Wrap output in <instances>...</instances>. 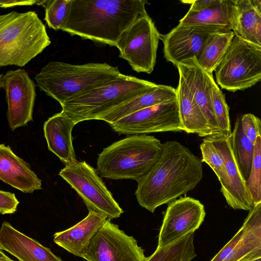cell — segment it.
<instances>
[{"mask_svg":"<svg viewBox=\"0 0 261 261\" xmlns=\"http://www.w3.org/2000/svg\"><path fill=\"white\" fill-rule=\"evenodd\" d=\"M202 162L176 141L162 144L160 156L137 181L139 205L151 213L193 190L203 177Z\"/></svg>","mask_w":261,"mask_h":261,"instance_id":"1","label":"cell"},{"mask_svg":"<svg viewBox=\"0 0 261 261\" xmlns=\"http://www.w3.org/2000/svg\"><path fill=\"white\" fill-rule=\"evenodd\" d=\"M146 0H70L61 30L71 36L116 46L122 33L148 14Z\"/></svg>","mask_w":261,"mask_h":261,"instance_id":"2","label":"cell"},{"mask_svg":"<svg viewBox=\"0 0 261 261\" xmlns=\"http://www.w3.org/2000/svg\"><path fill=\"white\" fill-rule=\"evenodd\" d=\"M118 67L107 63L74 65L51 61L34 77L37 86L60 105L120 76Z\"/></svg>","mask_w":261,"mask_h":261,"instance_id":"3","label":"cell"},{"mask_svg":"<svg viewBox=\"0 0 261 261\" xmlns=\"http://www.w3.org/2000/svg\"><path fill=\"white\" fill-rule=\"evenodd\" d=\"M162 143L152 136L134 135L103 149L97 160V173L111 179L138 181L159 159Z\"/></svg>","mask_w":261,"mask_h":261,"instance_id":"4","label":"cell"},{"mask_svg":"<svg viewBox=\"0 0 261 261\" xmlns=\"http://www.w3.org/2000/svg\"><path fill=\"white\" fill-rule=\"evenodd\" d=\"M50 43L35 11L0 15V67L24 66Z\"/></svg>","mask_w":261,"mask_h":261,"instance_id":"5","label":"cell"},{"mask_svg":"<svg viewBox=\"0 0 261 261\" xmlns=\"http://www.w3.org/2000/svg\"><path fill=\"white\" fill-rule=\"evenodd\" d=\"M158 84L122 74L61 105L62 112L76 124L97 119L112 109L154 89Z\"/></svg>","mask_w":261,"mask_h":261,"instance_id":"6","label":"cell"},{"mask_svg":"<svg viewBox=\"0 0 261 261\" xmlns=\"http://www.w3.org/2000/svg\"><path fill=\"white\" fill-rule=\"evenodd\" d=\"M214 71L217 84L227 91L254 86L261 79V46L234 36Z\"/></svg>","mask_w":261,"mask_h":261,"instance_id":"7","label":"cell"},{"mask_svg":"<svg viewBox=\"0 0 261 261\" xmlns=\"http://www.w3.org/2000/svg\"><path fill=\"white\" fill-rule=\"evenodd\" d=\"M59 175L77 192L89 211L110 220L123 213L96 170L86 161H76L65 165Z\"/></svg>","mask_w":261,"mask_h":261,"instance_id":"8","label":"cell"},{"mask_svg":"<svg viewBox=\"0 0 261 261\" xmlns=\"http://www.w3.org/2000/svg\"><path fill=\"white\" fill-rule=\"evenodd\" d=\"M160 35L148 15L140 18L119 37L116 46L119 57L126 60L133 70L150 74L156 63Z\"/></svg>","mask_w":261,"mask_h":261,"instance_id":"9","label":"cell"},{"mask_svg":"<svg viewBox=\"0 0 261 261\" xmlns=\"http://www.w3.org/2000/svg\"><path fill=\"white\" fill-rule=\"evenodd\" d=\"M83 258L87 261H147L133 237L107 219L90 240Z\"/></svg>","mask_w":261,"mask_h":261,"instance_id":"10","label":"cell"},{"mask_svg":"<svg viewBox=\"0 0 261 261\" xmlns=\"http://www.w3.org/2000/svg\"><path fill=\"white\" fill-rule=\"evenodd\" d=\"M109 124L119 135L182 130L177 97L136 112Z\"/></svg>","mask_w":261,"mask_h":261,"instance_id":"11","label":"cell"},{"mask_svg":"<svg viewBox=\"0 0 261 261\" xmlns=\"http://www.w3.org/2000/svg\"><path fill=\"white\" fill-rule=\"evenodd\" d=\"M2 88L5 91L7 119L11 129L27 125L33 120L36 97L35 83L25 70L18 69L9 70L2 76Z\"/></svg>","mask_w":261,"mask_h":261,"instance_id":"12","label":"cell"},{"mask_svg":"<svg viewBox=\"0 0 261 261\" xmlns=\"http://www.w3.org/2000/svg\"><path fill=\"white\" fill-rule=\"evenodd\" d=\"M205 216L203 204L190 197H180L168 203L159 236L158 248L166 246L199 228Z\"/></svg>","mask_w":261,"mask_h":261,"instance_id":"13","label":"cell"},{"mask_svg":"<svg viewBox=\"0 0 261 261\" xmlns=\"http://www.w3.org/2000/svg\"><path fill=\"white\" fill-rule=\"evenodd\" d=\"M249 212L242 226L211 261H253L261 258V202Z\"/></svg>","mask_w":261,"mask_h":261,"instance_id":"14","label":"cell"},{"mask_svg":"<svg viewBox=\"0 0 261 261\" xmlns=\"http://www.w3.org/2000/svg\"><path fill=\"white\" fill-rule=\"evenodd\" d=\"M229 31L179 23L169 33L160 35L164 57L174 66L191 58H198L211 34Z\"/></svg>","mask_w":261,"mask_h":261,"instance_id":"15","label":"cell"},{"mask_svg":"<svg viewBox=\"0 0 261 261\" xmlns=\"http://www.w3.org/2000/svg\"><path fill=\"white\" fill-rule=\"evenodd\" d=\"M208 137L224 161L226 181L220 191L227 204L234 210L250 211L253 207L252 201L233 155L228 137L221 134Z\"/></svg>","mask_w":261,"mask_h":261,"instance_id":"16","label":"cell"},{"mask_svg":"<svg viewBox=\"0 0 261 261\" xmlns=\"http://www.w3.org/2000/svg\"><path fill=\"white\" fill-rule=\"evenodd\" d=\"M176 67L178 72L184 77L196 102L205 116L213 135L220 134L212 105L213 74L203 69L195 58L186 60Z\"/></svg>","mask_w":261,"mask_h":261,"instance_id":"17","label":"cell"},{"mask_svg":"<svg viewBox=\"0 0 261 261\" xmlns=\"http://www.w3.org/2000/svg\"><path fill=\"white\" fill-rule=\"evenodd\" d=\"M0 249L18 261H63L51 250L15 228L7 221L0 227Z\"/></svg>","mask_w":261,"mask_h":261,"instance_id":"18","label":"cell"},{"mask_svg":"<svg viewBox=\"0 0 261 261\" xmlns=\"http://www.w3.org/2000/svg\"><path fill=\"white\" fill-rule=\"evenodd\" d=\"M229 21L234 36L261 46V1L230 0Z\"/></svg>","mask_w":261,"mask_h":261,"instance_id":"19","label":"cell"},{"mask_svg":"<svg viewBox=\"0 0 261 261\" xmlns=\"http://www.w3.org/2000/svg\"><path fill=\"white\" fill-rule=\"evenodd\" d=\"M0 180L25 193L42 189L41 180L30 165L4 144H0Z\"/></svg>","mask_w":261,"mask_h":261,"instance_id":"20","label":"cell"},{"mask_svg":"<svg viewBox=\"0 0 261 261\" xmlns=\"http://www.w3.org/2000/svg\"><path fill=\"white\" fill-rule=\"evenodd\" d=\"M75 125L62 111L49 117L44 123V137L48 150L65 165L77 161L72 136V130Z\"/></svg>","mask_w":261,"mask_h":261,"instance_id":"21","label":"cell"},{"mask_svg":"<svg viewBox=\"0 0 261 261\" xmlns=\"http://www.w3.org/2000/svg\"><path fill=\"white\" fill-rule=\"evenodd\" d=\"M107 220L106 216L92 211L73 226L54 234L53 241L69 253L83 258L90 240Z\"/></svg>","mask_w":261,"mask_h":261,"instance_id":"22","label":"cell"},{"mask_svg":"<svg viewBox=\"0 0 261 261\" xmlns=\"http://www.w3.org/2000/svg\"><path fill=\"white\" fill-rule=\"evenodd\" d=\"M176 89L182 130L188 134H196L201 137L213 135L205 116L180 73H179L178 84Z\"/></svg>","mask_w":261,"mask_h":261,"instance_id":"23","label":"cell"},{"mask_svg":"<svg viewBox=\"0 0 261 261\" xmlns=\"http://www.w3.org/2000/svg\"><path fill=\"white\" fill-rule=\"evenodd\" d=\"M176 97V89L169 86L158 85L154 89L112 109L97 120L112 123L136 112Z\"/></svg>","mask_w":261,"mask_h":261,"instance_id":"24","label":"cell"},{"mask_svg":"<svg viewBox=\"0 0 261 261\" xmlns=\"http://www.w3.org/2000/svg\"><path fill=\"white\" fill-rule=\"evenodd\" d=\"M229 1L216 0L214 4L205 9L189 10L179 23L231 31L229 21Z\"/></svg>","mask_w":261,"mask_h":261,"instance_id":"25","label":"cell"},{"mask_svg":"<svg viewBox=\"0 0 261 261\" xmlns=\"http://www.w3.org/2000/svg\"><path fill=\"white\" fill-rule=\"evenodd\" d=\"M228 139L240 173L246 181L251 169L254 144L243 131L241 116L237 117L233 130L228 137Z\"/></svg>","mask_w":261,"mask_h":261,"instance_id":"26","label":"cell"},{"mask_svg":"<svg viewBox=\"0 0 261 261\" xmlns=\"http://www.w3.org/2000/svg\"><path fill=\"white\" fill-rule=\"evenodd\" d=\"M234 36L232 31L211 34L200 55L195 59L199 66L206 72L213 74Z\"/></svg>","mask_w":261,"mask_h":261,"instance_id":"27","label":"cell"},{"mask_svg":"<svg viewBox=\"0 0 261 261\" xmlns=\"http://www.w3.org/2000/svg\"><path fill=\"white\" fill-rule=\"evenodd\" d=\"M194 232H190L162 248H156L147 261H191L197 255L194 246Z\"/></svg>","mask_w":261,"mask_h":261,"instance_id":"28","label":"cell"},{"mask_svg":"<svg viewBox=\"0 0 261 261\" xmlns=\"http://www.w3.org/2000/svg\"><path fill=\"white\" fill-rule=\"evenodd\" d=\"M70 0L36 1V5L44 8V20L48 27L55 31L61 30L68 14Z\"/></svg>","mask_w":261,"mask_h":261,"instance_id":"29","label":"cell"},{"mask_svg":"<svg viewBox=\"0 0 261 261\" xmlns=\"http://www.w3.org/2000/svg\"><path fill=\"white\" fill-rule=\"evenodd\" d=\"M245 185L253 206L261 202V136H258L254 143L251 169Z\"/></svg>","mask_w":261,"mask_h":261,"instance_id":"30","label":"cell"},{"mask_svg":"<svg viewBox=\"0 0 261 261\" xmlns=\"http://www.w3.org/2000/svg\"><path fill=\"white\" fill-rule=\"evenodd\" d=\"M212 99L213 108L220 133L228 137L231 132L229 107L224 94L216 84L214 78L212 80Z\"/></svg>","mask_w":261,"mask_h":261,"instance_id":"31","label":"cell"},{"mask_svg":"<svg viewBox=\"0 0 261 261\" xmlns=\"http://www.w3.org/2000/svg\"><path fill=\"white\" fill-rule=\"evenodd\" d=\"M200 148L202 154V162L206 163L213 170L220 182L221 188L224 187L226 184V177L222 156L208 136L204 138L200 145Z\"/></svg>","mask_w":261,"mask_h":261,"instance_id":"32","label":"cell"},{"mask_svg":"<svg viewBox=\"0 0 261 261\" xmlns=\"http://www.w3.org/2000/svg\"><path fill=\"white\" fill-rule=\"evenodd\" d=\"M241 125L244 134L254 144L258 136H261L260 119L251 113L241 115Z\"/></svg>","mask_w":261,"mask_h":261,"instance_id":"33","label":"cell"},{"mask_svg":"<svg viewBox=\"0 0 261 261\" xmlns=\"http://www.w3.org/2000/svg\"><path fill=\"white\" fill-rule=\"evenodd\" d=\"M19 202L14 193L0 190V214L2 215L14 213Z\"/></svg>","mask_w":261,"mask_h":261,"instance_id":"34","label":"cell"},{"mask_svg":"<svg viewBox=\"0 0 261 261\" xmlns=\"http://www.w3.org/2000/svg\"><path fill=\"white\" fill-rule=\"evenodd\" d=\"M216 0H196L182 1L183 3L190 4L189 10L193 11L200 10L209 7L216 2Z\"/></svg>","mask_w":261,"mask_h":261,"instance_id":"35","label":"cell"},{"mask_svg":"<svg viewBox=\"0 0 261 261\" xmlns=\"http://www.w3.org/2000/svg\"><path fill=\"white\" fill-rule=\"evenodd\" d=\"M36 1H18L0 0V7L3 8H11L15 6H32L36 4Z\"/></svg>","mask_w":261,"mask_h":261,"instance_id":"36","label":"cell"},{"mask_svg":"<svg viewBox=\"0 0 261 261\" xmlns=\"http://www.w3.org/2000/svg\"><path fill=\"white\" fill-rule=\"evenodd\" d=\"M0 261H14L9 257L1 249H0Z\"/></svg>","mask_w":261,"mask_h":261,"instance_id":"37","label":"cell"},{"mask_svg":"<svg viewBox=\"0 0 261 261\" xmlns=\"http://www.w3.org/2000/svg\"><path fill=\"white\" fill-rule=\"evenodd\" d=\"M3 75L0 74V89L2 88V78Z\"/></svg>","mask_w":261,"mask_h":261,"instance_id":"38","label":"cell"},{"mask_svg":"<svg viewBox=\"0 0 261 261\" xmlns=\"http://www.w3.org/2000/svg\"><path fill=\"white\" fill-rule=\"evenodd\" d=\"M253 261H261V258H259V259H256V260H253Z\"/></svg>","mask_w":261,"mask_h":261,"instance_id":"39","label":"cell"},{"mask_svg":"<svg viewBox=\"0 0 261 261\" xmlns=\"http://www.w3.org/2000/svg\"><path fill=\"white\" fill-rule=\"evenodd\" d=\"M15 261V260H14Z\"/></svg>","mask_w":261,"mask_h":261,"instance_id":"40","label":"cell"}]
</instances>
